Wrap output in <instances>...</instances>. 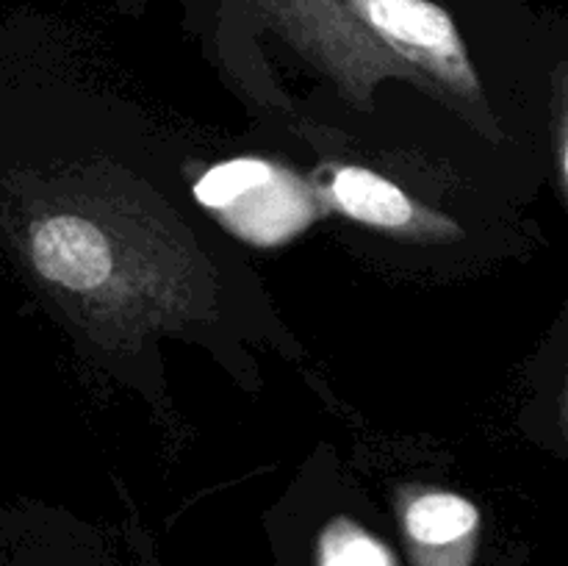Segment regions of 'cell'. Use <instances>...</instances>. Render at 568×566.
I'll return each mask as SVG.
<instances>
[{"label": "cell", "mask_w": 568, "mask_h": 566, "mask_svg": "<svg viewBox=\"0 0 568 566\" xmlns=\"http://www.w3.org/2000/svg\"><path fill=\"white\" fill-rule=\"evenodd\" d=\"M320 198L322 203L372 231L394 233L403 239H444L460 233L442 214H433L422 203L410 200L397 183L364 166H336Z\"/></svg>", "instance_id": "obj_6"}, {"label": "cell", "mask_w": 568, "mask_h": 566, "mask_svg": "<svg viewBox=\"0 0 568 566\" xmlns=\"http://www.w3.org/2000/svg\"><path fill=\"white\" fill-rule=\"evenodd\" d=\"M314 566H399L381 536L349 516H336L316 538Z\"/></svg>", "instance_id": "obj_7"}, {"label": "cell", "mask_w": 568, "mask_h": 566, "mask_svg": "<svg viewBox=\"0 0 568 566\" xmlns=\"http://www.w3.org/2000/svg\"><path fill=\"white\" fill-rule=\"evenodd\" d=\"M397 516L414 566H475L483 516L464 494L430 486L403 488Z\"/></svg>", "instance_id": "obj_5"}, {"label": "cell", "mask_w": 568, "mask_h": 566, "mask_svg": "<svg viewBox=\"0 0 568 566\" xmlns=\"http://www.w3.org/2000/svg\"><path fill=\"white\" fill-rule=\"evenodd\" d=\"M22 250L44 283L89 309L170 314L189 294L178 289L164 242L128 203L61 200L39 203L22 228Z\"/></svg>", "instance_id": "obj_1"}, {"label": "cell", "mask_w": 568, "mask_h": 566, "mask_svg": "<svg viewBox=\"0 0 568 566\" xmlns=\"http://www.w3.org/2000/svg\"><path fill=\"white\" fill-rule=\"evenodd\" d=\"M355 20L399 61L460 100L480 98V78L464 31L438 0H342Z\"/></svg>", "instance_id": "obj_4"}, {"label": "cell", "mask_w": 568, "mask_h": 566, "mask_svg": "<svg viewBox=\"0 0 568 566\" xmlns=\"http://www.w3.org/2000/svg\"><path fill=\"white\" fill-rule=\"evenodd\" d=\"M264 20L281 28L288 42L325 67L349 94L364 98L381 78L416 75L405 61L383 48L342 0H244Z\"/></svg>", "instance_id": "obj_3"}, {"label": "cell", "mask_w": 568, "mask_h": 566, "mask_svg": "<svg viewBox=\"0 0 568 566\" xmlns=\"http://www.w3.org/2000/svg\"><path fill=\"white\" fill-rule=\"evenodd\" d=\"M194 198L239 239L277 247L314 225L325 211L320 189L261 155H236L209 166Z\"/></svg>", "instance_id": "obj_2"}]
</instances>
